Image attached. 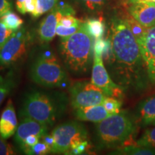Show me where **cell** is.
Segmentation results:
<instances>
[{
  "label": "cell",
  "mask_w": 155,
  "mask_h": 155,
  "mask_svg": "<svg viewBox=\"0 0 155 155\" xmlns=\"http://www.w3.org/2000/svg\"><path fill=\"white\" fill-rule=\"evenodd\" d=\"M91 83L100 88L107 96L120 98L123 96L124 89L112 80L104 63L101 55L94 53Z\"/></svg>",
  "instance_id": "obj_9"
},
{
  "label": "cell",
  "mask_w": 155,
  "mask_h": 155,
  "mask_svg": "<svg viewBox=\"0 0 155 155\" xmlns=\"http://www.w3.org/2000/svg\"><path fill=\"white\" fill-rule=\"evenodd\" d=\"M81 25L71 27V28H66V27L58 25L57 28H56V35L61 37V38H67V37L72 35L73 34L76 32L78 30V29L80 28Z\"/></svg>",
  "instance_id": "obj_26"
},
{
  "label": "cell",
  "mask_w": 155,
  "mask_h": 155,
  "mask_svg": "<svg viewBox=\"0 0 155 155\" xmlns=\"http://www.w3.org/2000/svg\"><path fill=\"white\" fill-rule=\"evenodd\" d=\"M74 114L77 119L80 121L94 123H98L111 115L106 111L103 104L75 108Z\"/></svg>",
  "instance_id": "obj_15"
},
{
  "label": "cell",
  "mask_w": 155,
  "mask_h": 155,
  "mask_svg": "<svg viewBox=\"0 0 155 155\" xmlns=\"http://www.w3.org/2000/svg\"><path fill=\"white\" fill-rule=\"evenodd\" d=\"M78 5L88 12H97L102 10L110 0H73Z\"/></svg>",
  "instance_id": "obj_19"
},
{
  "label": "cell",
  "mask_w": 155,
  "mask_h": 155,
  "mask_svg": "<svg viewBox=\"0 0 155 155\" xmlns=\"http://www.w3.org/2000/svg\"><path fill=\"white\" fill-rule=\"evenodd\" d=\"M151 125H154V126H155V119L154 120V121H153L152 123L151 124Z\"/></svg>",
  "instance_id": "obj_35"
},
{
  "label": "cell",
  "mask_w": 155,
  "mask_h": 155,
  "mask_svg": "<svg viewBox=\"0 0 155 155\" xmlns=\"http://www.w3.org/2000/svg\"><path fill=\"white\" fill-rule=\"evenodd\" d=\"M139 146L155 150V127L147 129L136 142Z\"/></svg>",
  "instance_id": "obj_22"
},
{
  "label": "cell",
  "mask_w": 155,
  "mask_h": 155,
  "mask_svg": "<svg viewBox=\"0 0 155 155\" xmlns=\"http://www.w3.org/2000/svg\"><path fill=\"white\" fill-rule=\"evenodd\" d=\"M63 95L36 90L28 92L22 101L19 115L22 119L29 118L51 127L65 109L67 101Z\"/></svg>",
  "instance_id": "obj_2"
},
{
  "label": "cell",
  "mask_w": 155,
  "mask_h": 155,
  "mask_svg": "<svg viewBox=\"0 0 155 155\" xmlns=\"http://www.w3.org/2000/svg\"><path fill=\"white\" fill-rule=\"evenodd\" d=\"M14 32L15 31L7 28L6 25L0 21V48L9 40Z\"/></svg>",
  "instance_id": "obj_29"
},
{
  "label": "cell",
  "mask_w": 155,
  "mask_h": 155,
  "mask_svg": "<svg viewBox=\"0 0 155 155\" xmlns=\"http://www.w3.org/2000/svg\"><path fill=\"white\" fill-rule=\"evenodd\" d=\"M70 102L75 108L103 104L107 97L100 88L88 81L73 82L69 88Z\"/></svg>",
  "instance_id": "obj_7"
},
{
  "label": "cell",
  "mask_w": 155,
  "mask_h": 155,
  "mask_svg": "<svg viewBox=\"0 0 155 155\" xmlns=\"http://www.w3.org/2000/svg\"><path fill=\"white\" fill-rule=\"evenodd\" d=\"M137 125L126 111L108 116L97 123L96 141L98 149L119 148L124 146L134 134Z\"/></svg>",
  "instance_id": "obj_4"
},
{
  "label": "cell",
  "mask_w": 155,
  "mask_h": 155,
  "mask_svg": "<svg viewBox=\"0 0 155 155\" xmlns=\"http://www.w3.org/2000/svg\"><path fill=\"white\" fill-rule=\"evenodd\" d=\"M81 22L78 19L74 17V15H64L61 17L59 20L58 25H62V26L66 27V28H71V27L78 26L81 25Z\"/></svg>",
  "instance_id": "obj_27"
},
{
  "label": "cell",
  "mask_w": 155,
  "mask_h": 155,
  "mask_svg": "<svg viewBox=\"0 0 155 155\" xmlns=\"http://www.w3.org/2000/svg\"><path fill=\"white\" fill-rule=\"evenodd\" d=\"M0 21L4 23L7 28L15 32L19 30L24 22L23 19L11 11L8 12L0 17Z\"/></svg>",
  "instance_id": "obj_20"
},
{
  "label": "cell",
  "mask_w": 155,
  "mask_h": 155,
  "mask_svg": "<svg viewBox=\"0 0 155 155\" xmlns=\"http://www.w3.org/2000/svg\"><path fill=\"white\" fill-rule=\"evenodd\" d=\"M110 45L102 55L110 76L124 90L140 92L151 83L137 38L122 17L110 21Z\"/></svg>",
  "instance_id": "obj_1"
},
{
  "label": "cell",
  "mask_w": 155,
  "mask_h": 155,
  "mask_svg": "<svg viewBox=\"0 0 155 155\" xmlns=\"http://www.w3.org/2000/svg\"><path fill=\"white\" fill-rule=\"evenodd\" d=\"M15 154L16 153L12 147L0 136V155H13Z\"/></svg>",
  "instance_id": "obj_30"
},
{
  "label": "cell",
  "mask_w": 155,
  "mask_h": 155,
  "mask_svg": "<svg viewBox=\"0 0 155 155\" xmlns=\"http://www.w3.org/2000/svg\"><path fill=\"white\" fill-rule=\"evenodd\" d=\"M88 32L93 38H103L106 30V25L102 18H90L84 22Z\"/></svg>",
  "instance_id": "obj_17"
},
{
  "label": "cell",
  "mask_w": 155,
  "mask_h": 155,
  "mask_svg": "<svg viewBox=\"0 0 155 155\" xmlns=\"http://www.w3.org/2000/svg\"><path fill=\"white\" fill-rule=\"evenodd\" d=\"M154 4H155V0H154Z\"/></svg>",
  "instance_id": "obj_36"
},
{
  "label": "cell",
  "mask_w": 155,
  "mask_h": 155,
  "mask_svg": "<svg viewBox=\"0 0 155 155\" xmlns=\"http://www.w3.org/2000/svg\"><path fill=\"white\" fill-rule=\"evenodd\" d=\"M93 38L87 31L84 22L76 32L67 38H61L59 53L66 68L75 75L88 73L92 61Z\"/></svg>",
  "instance_id": "obj_3"
},
{
  "label": "cell",
  "mask_w": 155,
  "mask_h": 155,
  "mask_svg": "<svg viewBox=\"0 0 155 155\" xmlns=\"http://www.w3.org/2000/svg\"><path fill=\"white\" fill-rule=\"evenodd\" d=\"M30 77L39 86L63 88L68 86V77L57 56L49 47L42 48L30 67Z\"/></svg>",
  "instance_id": "obj_5"
},
{
  "label": "cell",
  "mask_w": 155,
  "mask_h": 155,
  "mask_svg": "<svg viewBox=\"0 0 155 155\" xmlns=\"http://www.w3.org/2000/svg\"><path fill=\"white\" fill-rule=\"evenodd\" d=\"M50 153H51V147L40 138L38 144L29 149L25 154L29 155H45Z\"/></svg>",
  "instance_id": "obj_25"
},
{
  "label": "cell",
  "mask_w": 155,
  "mask_h": 155,
  "mask_svg": "<svg viewBox=\"0 0 155 155\" xmlns=\"http://www.w3.org/2000/svg\"><path fill=\"white\" fill-rule=\"evenodd\" d=\"M137 40L149 78L151 83L155 84V25L147 28Z\"/></svg>",
  "instance_id": "obj_10"
},
{
  "label": "cell",
  "mask_w": 155,
  "mask_h": 155,
  "mask_svg": "<svg viewBox=\"0 0 155 155\" xmlns=\"http://www.w3.org/2000/svg\"><path fill=\"white\" fill-rule=\"evenodd\" d=\"M15 82L14 77L11 74L3 77L0 75V106L2 104L5 98L14 88Z\"/></svg>",
  "instance_id": "obj_21"
},
{
  "label": "cell",
  "mask_w": 155,
  "mask_h": 155,
  "mask_svg": "<svg viewBox=\"0 0 155 155\" xmlns=\"http://www.w3.org/2000/svg\"><path fill=\"white\" fill-rule=\"evenodd\" d=\"M12 7V5L10 0H0V17L11 11Z\"/></svg>",
  "instance_id": "obj_33"
},
{
  "label": "cell",
  "mask_w": 155,
  "mask_h": 155,
  "mask_svg": "<svg viewBox=\"0 0 155 155\" xmlns=\"http://www.w3.org/2000/svg\"><path fill=\"white\" fill-rule=\"evenodd\" d=\"M41 137L39 135H30L29 136L25 139L23 144L19 147V148L21 149V150L23 152L25 153L28 151L29 149L35 146L36 144H38L39 141L40 140Z\"/></svg>",
  "instance_id": "obj_28"
},
{
  "label": "cell",
  "mask_w": 155,
  "mask_h": 155,
  "mask_svg": "<svg viewBox=\"0 0 155 155\" xmlns=\"http://www.w3.org/2000/svg\"><path fill=\"white\" fill-rule=\"evenodd\" d=\"M37 9V0H25L24 2V10L25 14L29 13L32 17L35 14Z\"/></svg>",
  "instance_id": "obj_31"
},
{
  "label": "cell",
  "mask_w": 155,
  "mask_h": 155,
  "mask_svg": "<svg viewBox=\"0 0 155 155\" xmlns=\"http://www.w3.org/2000/svg\"><path fill=\"white\" fill-rule=\"evenodd\" d=\"M88 148V141H84L83 142H81L78 145L77 147H75V148H73V150H71L68 152V154H82L87 150V149Z\"/></svg>",
  "instance_id": "obj_32"
},
{
  "label": "cell",
  "mask_w": 155,
  "mask_h": 155,
  "mask_svg": "<svg viewBox=\"0 0 155 155\" xmlns=\"http://www.w3.org/2000/svg\"><path fill=\"white\" fill-rule=\"evenodd\" d=\"M30 39V35L24 28L13 32L0 48V66H10L21 61L28 52Z\"/></svg>",
  "instance_id": "obj_8"
},
{
  "label": "cell",
  "mask_w": 155,
  "mask_h": 155,
  "mask_svg": "<svg viewBox=\"0 0 155 155\" xmlns=\"http://www.w3.org/2000/svg\"><path fill=\"white\" fill-rule=\"evenodd\" d=\"M103 106L105 107L108 113L111 115L119 114L121 111L122 103L119 98L114 97L107 96L103 103Z\"/></svg>",
  "instance_id": "obj_24"
},
{
  "label": "cell",
  "mask_w": 155,
  "mask_h": 155,
  "mask_svg": "<svg viewBox=\"0 0 155 155\" xmlns=\"http://www.w3.org/2000/svg\"><path fill=\"white\" fill-rule=\"evenodd\" d=\"M59 2V0H37V9L34 18H38L42 15L51 11Z\"/></svg>",
  "instance_id": "obj_23"
},
{
  "label": "cell",
  "mask_w": 155,
  "mask_h": 155,
  "mask_svg": "<svg viewBox=\"0 0 155 155\" xmlns=\"http://www.w3.org/2000/svg\"><path fill=\"white\" fill-rule=\"evenodd\" d=\"M25 0H16V8L17 11L19 12L21 14L25 15V10H24V2Z\"/></svg>",
  "instance_id": "obj_34"
},
{
  "label": "cell",
  "mask_w": 155,
  "mask_h": 155,
  "mask_svg": "<svg viewBox=\"0 0 155 155\" xmlns=\"http://www.w3.org/2000/svg\"><path fill=\"white\" fill-rule=\"evenodd\" d=\"M155 119V94L139 104L138 120L142 126L151 125Z\"/></svg>",
  "instance_id": "obj_16"
},
{
  "label": "cell",
  "mask_w": 155,
  "mask_h": 155,
  "mask_svg": "<svg viewBox=\"0 0 155 155\" xmlns=\"http://www.w3.org/2000/svg\"><path fill=\"white\" fill-rule=\"evenodd\" d=\"M114 154H129V155H153L155 154L154 149L146 148L139 145H127L121 147L114 151Z\"/></svg>",
  "instance_id": "obj_18"
},
{
  "label": "cell",
  "mask_w": 155,
  "mask_h": 155,
  "mask_svg": "<svg viewBox=\"0 0 155 155\" xmlns=\"http://www.w3.org/2000/svg\"><path fill=\"white\" fill-rule=\"evenodd\" d=\"M18 122L12 100L7 103L0 117V136L5 139H9L16 132Z\"/></svg>",
  "instance_id": "obj_14"
},
{
  "label": "cell",
  "mask_w": 155,
  "mask_h": 155,
  "mask_svg": "<svg viewBox=\"0 0 155 155\" xmlns=\"http://www.w3.org/2000/svg\"><path fill=\"white\" fill-rule=\"evenodd\" d=\"M48 126L42 124L35 120L23 118L15 134V141L19 147L29 136L39 135L42 137L48 133Z\"/></svg>",
  "instance_id": "obj_13"
},
{
  "label": "cell",
  "mask_w": 155,
  "mask_h": 155,
  "mask_svg": "<svg viewBox=\"0 0 155 155\" xmlns=\"http://www.w3.org/2000/svg\"><path fill=\"white\" fill-rule=\"evenodd\" d=\"M128 12L137 22L149 28L155 25V4L150 2H131Z\"/></svg>",
  "instance_id": "obj_12"
},
{
  "label": "cell",
  "mask_w": 155,
  "mask_h": 155,
  "mask_svg": "<svg viewBox=\"0 0 155 155\" xmlns=\"http://www.w3.org/2000/svg\"><path fill=\"white\" fill-rule=\"evenodd\" d=\"M54 139L51 153L68 154L80 143L88 141V131L78 121L65 122L56 127L51 132Z\"/></svg>",
  "instance_id": "obj_6"
},
{
  "label": "cell",
  "mask_w": 155,
  "mask_h": 155,
  "mask_svg": "<svg viewBox=\"0 0 155 155\" xmlns=\"http://www.w3.org/2000/svg\"><path fill=\"white\" fill-rule=\"evenodd\" d=\"M63 16H64V13L59 3H58L41 21L38 33L39 40L42 43H48L53 40L56 35L58 22Z\"/></svg>",
  "instance_id": "obj_11"
}]
</instances>
